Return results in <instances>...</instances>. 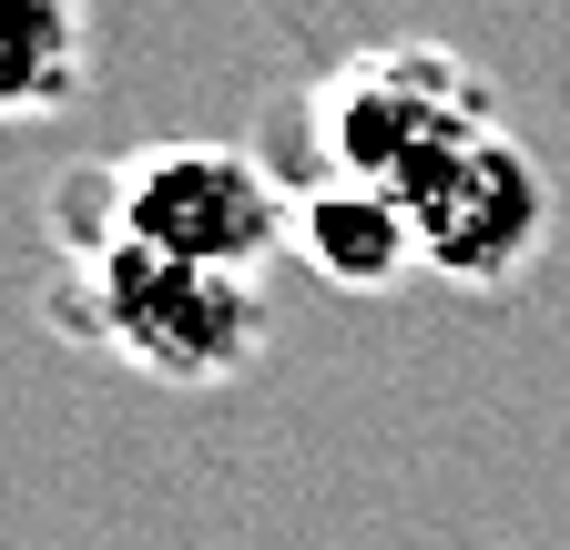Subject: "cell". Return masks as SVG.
<instances>
[{"label":"cell","instance_id":"1","mask_svg":"<svg viewBox=\"0 0 570 550\" xmlns=\"http://www.w3.org/2000/svg\"><path fill=\"white\" fill-rule=\"evenodd\" d=\"M306 144L336 184L387 194L417 265L469 296L520 286L550 245V174L510 132L489 72L449 41H367L306 82Z\"/></svg>","mask_w":570,"mask_h":550},{"label":"cell","instance_id":"2","mask_svg":"<svg viewBox=\"0 0 570 550\" xmlns=\"http://www.w3.org/2000/svg\"><path fill=\"white\" fill-rule=\"evenodd\" d=\"M51 316L154 387H225L265 357V275L184 265L122 235H51Z\"/></svg>","mask_w":570,"mask_h":550},{"label":"cell","instance_id":"3","mask_svg":"<svg viewBox=\"0 0 570 550\" xmlns=\"http://www.w3.org/2000/svg\"><path fill=\"white\" fill-rule=\"evenodd\" d=\"M51 235H122L184 265L265 275L296 245V184L235 144H142L51 184Z\"/></svg>","mask_w":570,"mask_h":550},{"label":"cell","instance_id":"4","mask_svg":"<svg viewBox=\"0 0 570 550\" xmlns=\"http://www.w3.org/2000/svg\"><path fill=\"white\" fill-rule=\"evenodd\" d=\"M296 255L326 275V286H346V296H387V286L417 275L407 215H397L387 194H367V184H336V174H306L296 184Z\"/></svg>","mask_w":570,"mask_h":550},{"label":"cell","instance_id":"5","mask_svg":"<svg viewBox=\"0 0 570 550\" xmlns=\"http://www.w3.org/2000/svg\"><path fill=\"white\" fill-rule=\"evenodd\" d=\"M92 92V0H0V132Z\"/></svg>","mask_w":570,"mask_h":550}]
</instances>
